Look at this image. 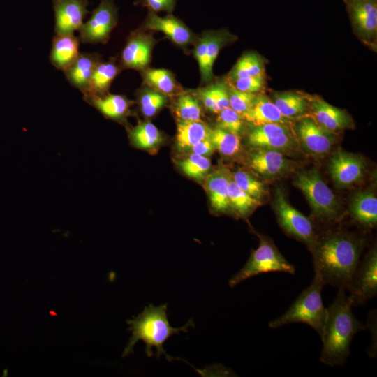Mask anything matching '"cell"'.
<instances>
[{
    "label": "cell",
    "instance_id": "obj_1",
    "mask_svg": "<svg viewBox=\"0 0 377 377\" xmlns=\"http://www.w3.org/2000/svg\"><path fill=\"white\" fill-rule=\"evenodd\" d=\"M365 246L364 237L346 230L318 233L311 251L314 273L325 285L346 290Z\"/></svg>",
    "mask_w": 377,
    "mask_h": 377
},
{
    "label": "cell",
    "instance_id": "obj_2",
    "mask_svg": "<svg viewBox=\"0 0 377 377\" xmlns=\"http://www.w3.org/2000/svg\"><path fill=\"white\" fill-rule=\"evenodd\" d=\"M353 305L343 288H339L336 297L327 308V315L321 339L320 362L329 366H342L350 354L354 336L367 328L352 311Z\"/></svg>",
    "mask_w": 377,
    "mask_h": 377
},
{
    "label": "cell",
    "instance_id": "obj_3",
    "mask_svg": "<svg viewBox=\"0 0 377 377\" xmlns=\"http://www.w3.org/2000/svg\"><path fill=\"white\" fill-rule=\"evenodd\" d=\"M167 309L168 304L157 306L149 304L142 313L126 320L132 335L124 350L123 357L132 353L135 343L142 341L146 346L145 353L149 357L153 355L152 348H156L157 358L164 355L168 361L173 360L163 349L164 343L173 334H179V332H187L189 327H194V323L190 319L181 327H172L168 321Z\"/></svg>",
    "mask_w": 377,
    "mask_h": 377
},
{
    "label": "cell",
    "instance_id": "obj_4",
    "mask_svg": "<svg viewBox=\"0 0 377 377\" xmlns=\"http://www.w3.org/2000/svg\"><path fill=\"white\" fill-rule=\"evenodd\" d=\"M325 286L320 276L314 273L311 284L279 318L268 323L272 329L288 324L302 323L311 327L321 337L327 315L322 300V290Z\"/></svg>",
    "mask_w": 377,
    "mask_h": 377
},
{
    "label": "cell",
    "instance_id": "obj_5",
    "mask_svg": "<svg viewBox=\"0 0 377 377\" xmlns=\"http://www.w3.org/2000/svg\"><path fill=\"white\" fill-rule=\"evenodd\" d=\"M306 196L313 216L328 224H334L341 218L339 200L323 181L316 168L296 172L293 182Z\"/></svg>",
    "mask_w": 377,
    "mask_h": 377
},
{
    "label": "cell",
    "instance_id": "obj_6",
    "mask_svg": "<svg viewBox=\"0 0 377 377\" xmlns=\"http://www.w3.org/2000/svg\"><path fill=\"white\" fill-rule=\"evenodd\" d=\"M259 239L258 248L251 251L245 265L230 279V287H235L244 281L264 273L295 274V267L285 258L272 240L263 236H260Z\"/></svg>",
    "mask_w": 377,
    "mask_h": 377
},
{
    "label": "cell",
    "instance_id": "obj_7",
    "mask_svg": "<svg viewBox=\"0 0 377 377\" xmlns=\"http://www.w3.org/2000/svg\"><path fill=\"white\" fill-rule=\"evenodd\" d=\"M273 205L280 227L311 251L318 237L313 223L289 203L281 188L276 190Z\"/></svg>",
    "mask_w": 377,
    "mask_h": 377
},
{
    "label": "cell",
    "instance_id": "obj_8",
    "mask_svg": "<svg viewBox=\"0 0 377 377\" xmlns=\"http://www.w3.org/2000/svg\"><path fill=\"white\" fill-rule=\"evenodd\" d=\"M353 306L364 304L377 294V250L374 245L360 258L346 288Z\"/></svg>",
    "mask_w": 377,
    "mask_h": 377
},
{
    "label": "cell",
    "instance_id": "obj_9",
    "mask_svg": "<svg viewBox=\"0 0 377 377\" xmlns=\"http://www.w3.org/2000/svg\"><path fill=\"white\" fill-rule=\"evenodd\" d=\"M118 20V9L114 0H100L89 19L83 23L79 39L84 43H105Z\"/></svg>",
    "mask_w": 377,
    "mask_h": 377
},
{
    "label": "cell",
    "instance_id": "obj_10",
    "mask_svg": "<svg viewBox=\"0 0 377 377\" xmlns=\"http://www.w3.org/2000/svg\"><path fill=\"white\" fill-rule=\"evenodd\" d=\"M247 143L251 147L273 149L287 156L296 151L299 145L289 126L279 124L254 126L248 134Z\"/></svg>",
    "mask_w": 377,
    "mask_h": 377
},
{
    "label": "cell",
    "instance_id": "obj_11",
    "mask_svg": "<svg viewBox=\"0 0 377 377\" xmlns=\"http://www.w3.org/2000/svg\"><path fill=\"white\" fill-rule=\"evenodd\" d=\"M249 168L267 181L279 179L294 171L296 164L283 153L269 149L252 147L247 158Z\"/></svg>",
    "mask_w": 377,
    "mask_h": 377
},
{
    "label": "cell",
    "instance_id": "obj_12",
    "mask_svg": "<svg viewBox=\"0 0 377 377\" xmlns=\"http://www.w3.org/2000/svg\"><path fill=\"white\" fill-rule=\"evenodd\" d=\"M295 134L302 149L316 158H323L329 154L336 140L335 133L323 128L311 117L298 121Z\"/></svg>",
    "mask_w": 377,
    "mask_h": 377
},
{
    "label": "cell",
    "instance_id": "obj_13",
    "mask_svg": "<svg viewBox=\"0 0 377 377\" xmlns=\"http://www.w3.org/2000/svg\"><path fill=\"white\" fill-rule=\"evenodd\" d=\"M328 170L337 186L346 188L364 178L366 165L360 156L339 148L330 158Z\"/></svg>",
    "mask_w": 377,
    "mask_h": 377
},
{
    "label": "cell",
    "instance_id": "obj_14",
    "mask_svg": "<svg viewBox=\"0 0 377 377\" xmlns=\"http://www.w3.org/2000/svg\"><path fill=\"white\" fill-rule=\"evenodd\" d=\"M56 34H71L78 31L89 13L88 0H52Z\"/></svg>",
    "mask_w": 377,
    "mask_h": 377
},
{
    "label": "cell",
    "instance_id": "obj_15",
    "mask_svg": "<svg viewBox=\"0 0 377 377\" xmlns=\"http://www.w3.org/2000/svg\"><path fill=\"white\" fill-rule=\"evenodd\" d=\"M228 36L223 32H206L195 45L194 57L196 59L204 82L212 81V67L221 47L227 43Z\"/></svg>",
    "mask_w": 377,
    "mask_h": 377
},
{
    "label": "cell",
    "instance_id": "obj_16",
    "mask_svg": "<svg viewBox=\"0 0 377 377\" xmlns=\"http://www.w3.org/2000/svg\"><path fill=\"white\" fill-rule=\"evenodd\" d=\"M154 43V39L148 34L133 33L122 51L121 65L126 68L145 70L151 60Z\"/></svg>",
    "mask_w": 377,
    "mask_h": 377
},
{
    "label": "cell",
    "instance_id": "obj_17",
    "mask_svg": "<svg viewBox=\"0 0 377 377\" xmlns=\"http://www.w3.org/2000/svg\"><path fill=\"white\" fill-rule=\"evenodd\" d=\"M311 117L325 130L337 133L353 127V120L343 110L337 108L324 100L316 98L309 103Z\"/></svg>",
    "mask_w": 377,
    "mask_h": 377
},
{
    "label": "cell",
    "instance_id": "obj_18",
    "mask_svg": "<svg viewBox=\"0 0 377 377\" xmlns=\"http://www.w3.org/2000/svg\"><path fill=\"white\" fill-rule=\"evenodd\" d=\"M144 28L161 31L170 40L181 46L188 45L195 40L191 30L181 20L171 15L160 17L150 11L145 19Z\"/></svg>",
    "mask_w": 377,
    "mask_h": 377
},
{
    "label": "cell",
    "instance_id": "obj_19",
    "mask_svg": "<svg viewBox=\"0 0 377 377\" xmlns=\"http://www.w3.org/2000/svg\"><path fill=\"white\" fill-rule=\"evenodd\" d=\"M350 20L357 33L364 38H374L377 31L376 0L346 3Z\"/></svg>",
    "mask_w": 377,
    "mask_h": 377
},
{
    "label": "cell",
    "instance_id": "obj_20",
    "mask_svg": "<svg viewBox=\"0 0 377 377\" xmlns=\"http://www.w3.org/2000/svg\"><path fill=\"white\" fill-rule=\"evenodd\" d=\"M244 120L258 126L266 124H290V119L282 115L270 98L264 95H256L250 108L242 114Z\"/></svg>",
    "mask_w": 377,
    "mask_h": 377
},
{
    "label": "cell",
    "instance_id": "obj_21",
    "mask_svg": "<svg viewBox=\"0 0 377 377\" xmlns=\"http://www.w3.org/2000/svg\"><path fill=\"white\" fill-rule=\"evenodd\" d=\"M232 173L221 167L206 177L205 187L212 209L218 213L228 212L230 209L228 186Z\"/></svg>",
    "mask_w": 377,
    "mask_h": 377
},
{
    "label": "cell",
    "instance_id": "obj_22",
    "mask_svg": "<svg viewBox=\"0 0 377 377\" xmlns=\"http://www.w3.org/2000/svg\"><path fill=\"white\" fill-rule=\"evenodd\" d=\"M80 39L74 34H56L52 43L50 61L58 70L64 71L80 54Z\"/></svg>",
    "mask_w": 377,
    "mask_h": 377
},
{
    "label": "cell",
    "instance_id": "obj_23",
    "mask_svg": "<svg viewBox=\"0 0 377 377\" xmlns=\"http://www.w3.org/2000/svg\"><path fill=\"white\" fill-rule=\"evenodd\" d=\"M349 211L351 217L362 227L371 229L377 223V198L370 190L356 193L352 198Z\"/></svg>",
    "mask_w": 377,
    "mask_h": 377
},
{
    "label": "cell",
    "instance_id": "obj_24",
    "mask_svg": "<svg viewBox=\"0 0 377 377\" xmlns=\"http://www.w3.org/2000/svg\"><path fill=\"white\" fill-rule=\"evenodd\" d=\"M101 61L98 54L80 53L74 62L64 71L66 80L83 94L88 87L95 68Z\"/></svg>",
    "mask_w": 377,
    "mask_h": 377
},
{
    "label": "cell",
    "instance_id": "obj_25",
    "mask_svg": "<svg viewBox=\"0 0 377 377\" xmlns=\"http://www.w3.org/2000/svg\"><path fill=\"white\" fill-rule=\"evenodd\" d=\"M84 100L104 117L115 121H124L129 114L132 104L124 96L109 93L100 96L84 98Z\"/></svg>",
    "mask_w": 377,
    "mask_h": 377
},
{
    "label": "cell",
    "instance_id": "obj_26",
    "mask_svg": "<svg viewBox=\"0 0 377 377\" xmlns=\"http://www.w3.org/2000/svg\"><path fill=\"white\" fill-rule=\"evenodd\" d=\"M120 68L113 61H101L95 68L87 90L82 94L83 98L100 96L108 93L110 87L119 74Z\"/></svg>",
    "mask_w": 377,
    "mask_h": 377
},
{
    "label": "cell",
    "instance_id": "obj_27",
    "mask_svg": "<svg viewBox=\"0 0 377 377\" xmlns=\"http://www.w3.org/2000/svg\"><path fill=\"white\" fill-rule=\"evenodd\" d=\"M211 128L202 121L178 120L176 145L181 150H188L198 142L209 137Z\"/></svg>",
    "mask_w": 377,
    "mask_h": 377
},
{
    "label": "cell",
    "instance_id": "obj_28",
    "mask_svg": "<svg viewBox=\"0 0 377 377\" xmlns=\"http://www.w3.org/2000/svg\"><path fill=\"white\" fill-rule=\"evenodd\" d=\"M193 95L210 112L218 114L230 107L228 85L217 82L205 88L197 90Z\"/></svg>",
    "mask_w": 377,
    "mask_h": 377
},
{
    "label": "cell",
    "instance_id": "obj_29",
    "mask_svg": "<svg viewBox=\"0 0 377 377\" xmlns=\"http://www.w3.org/2000/svg\"><path fill=\"white\" fill-rule=\"evenodd\" d=\"M271 100L282 115L289 119L302 116L309 108L306 98L295 92H275Z\"/></svg>",
    "mask_w": 377,
    "mask_h": 377
},
{
    "label": "cell",
    "instance_id": "obj_30",
    "mask_svg": "<svg viewBox=\"0 0 377 377\" xmlns=\"http://www.w3.org/2000/svg\"><path fill=\"white\" fill-rule=\"evenodd\" d=\"M131 143L137 148L150 150L157 147L162 142L160 131L151 122H140L128 131Z\"/></svg>",
    "mask_w": 377,
    "mask_h": 377
},
{
    "label": "cell",
    "instance_id": "obj_31",
    "mask_svg": "<svg viewBox=\"0 0 377 377\" xmlns=\"http://www.w3.org/2000/svg\"><path fill=\"white\" fill-rule=\"evenodd\" d=\"M228 198L230 209L241 217L248 216L252 211L261 205V202L243 191L232 178L228 186Z\"/></svg>",
    "mask_w": 377,
    "mask_h": 377
},
{
    "label": "cell",
    "instance_id": "obj_32",
    "mask_svg": "<svg viewBox=\"0 0 377 377\" xmlns=\"http://www.w3.org/2000/svg\"><path fill=\"white\" fill-rule=\"evenodd\" d=\"M145 82L156 91L171 96L178 88L172 73L163 68H149L143 70Z\"/></svg>",
    "mask_w": 377,
    "mask_h": 377
},
{
    "label": "cell",
    "instance_id": "obj_33",
    "mask_svg": "<svg viewBox=\"0 0 377 377\" xmlns=\"http://www.w3.org/2000/svg\"><path fill=\"white\" fill-rule=\"evenodd\" d=\"M209 138L215 149L224 156H233L241 149L239 136L218 126L211 128Z\"/></svg>",
    "mask_w": 377,
    "mask_h": 377
},
{
    "label": "cell",
    "instance_id": "obj_34",
    "mask_svg": "<svg viewBox=\"0 0 377 377\" xmlns=\"http://www.w3.org/2000/svg\"><path fill=\"white\" fill-rule=\"evenodd\" d=\"M264 64L256 53L249 52L242 56L233 67L230 77L235 80L243 77L263 75Z\"/></svg>",
    "mask_w": 377,
    "mask_h": 377
},
{
    "label": "cell",
    "instance_id": "obj_35",
    "mask_svg": "<svg viewBox=\"0 0 377 377\" xmlns=\"http://www.w3.org/2000/svg\"><path fill=\"white\" fill-rule=\"evenodd\" d=\"M174 111L178 120L201 121L202 107L194 95L182 94L179 96L175 103Z\"/></svg>",
    "mask_w": 377,
    "mask_h": 377
},
{
    "label": "cell",
    "instance_id": "obj_36",
    "mask_svg": "<svg viewBox=\"0 0 377 377\" xmlns=\"http://www.w3.org/2000/svg\"><path fill=\"white\" fill-rule=\"evenodd\" d=\"M177 164L185 175L196 180L206 177L211 168V162L208 157L193 153L178 161Z\"/></svg>",
    "mask_w": 377,
    "mask_h": 377
},
{
    "label": "cell",
    "instance_id": "obj_37",
    "mask_svg": "<svg viewBox=\"0 0 377 377\" xmlns=\"http://www.w3.org/2000/svg\"><path fill=\"white\" fill-rule=\"evenodd\" d=\"M232 178L239 188L259 201L267 193L264 183L246 170H237Z\"/></svg>",
    "mask_w": 377,
    "mask_h": 377
},
{
    "label": "cell",
    "instance_id": "obj_38",
    "mask_svg": "<svg viewBox=\"0 0 377 377\" xmlns=\"http://www.w3.org/2000/svg\"><path fill=\"white\" fill-rule=\"evenodd\" d=\"M167 96L152 88L142 90L139 95L140 110L147 117L155 115L167 103Z\"/></svg>",
    "mask_w": 377,
    "mask_h": 377
},
{
    "label": "cell",
    "instance_id": "obj_39",
    "mask_svg": "<svg viewBox=\"0 0 377 377\" xmlns=\"http://www.w3.org/2000/svg\"><path fill=\"white\" fill-rule=\"evenodd\" d=\"M242 120V116L229 107L218 113L216 126L239 135L243 128Z\"/></svg>",
    "mask_w": 377,
    "mask_h": 377
},
{
    "label": "cell",
    "instance_id": "obj_40",
    "mask_svg": "<svg viewBox=\"0 0 377 377\" xmlns=\"http://www.w3.org/2000/svg\"><path fill=\"white\" fill-rule=\"evenodd\" d=\"M230 108L242 116L251 105L256 94L239 91L228 86Z\"/></svg>",
    "mask_w": 377,
    "mask_h": 377
},
{
    "label": "cell",
    "instance_id": "obj_41",
    "mask_svg": "<svg viewBox=\"0 0 377 377\" xmlns=\"http://www.w3.org/2000/svg\"><path fill=\"white\" fill-rule=\"evenodd\" d=\"M264 84L263 75H256L230 80L229 85L239 91L256 94L263 89Z\"/></svg>",
    "mask_w": 377,
    "mask_h": 377
},
{
    "label": "cell",
    "instance_id": "obj_42",
    "mask_svg": "<svg viewBox=\"0 0 377 377\" xmlns=\"http://www.w3.org/2000/svg\"><path fill=\"white\" fill-rule=\"evenodd\" d=\"M176 0H138L136 4L144 6L151 12L166 11L171 13L175 6Z\"/></svg>",
    "mask_w": 377,
    "mask_h": 377
},
{
    "label": "cell",
    "instance_id": "obj_43",
    "mask_svg": "<svg viewBox=\"0 0 377 377\" xmlns=\"http://www.w3.org/2000/svg\"><path fill=\"white\" fill-rule=\"evenodd\" d=\"M188 150H190L191 153L207 157L213 154L215 148L209 138H207L198 142Z\"/></svg>",
    "mask_w": 377,
    "mask_h": 377
},
{
    "label": "cell",
    "instance_id": "obj_44",
    "mask_svg": "<svg viewBox=\"0 0 377 377\" xmlns=\"http://www.w3.org/2000/svg\"><path fill=\"white\" fill-rule=\"evenodd\" d=\"M362 1V0H344L345 3H348V2H350V1Z\"/></svg>",
    "mask_w": 377,
    "mask_h": 377
}]
</instances>
